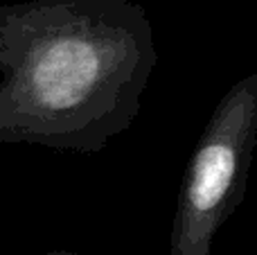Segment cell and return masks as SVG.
<instances>
[{
    "label": "cell",
    "mask_w": 257,
    "mask_h": 255,
    "mask_svg": "<svg viewBox=\"0 0 257 255\" xmlns=\"http://www.w3.org/2000/svg\"><path fill=\"white\" fill-rule=\"evenodd\" d=\"M158 52L131 0L0 7V145L99 152L140 113Z\"/></svg>",
    "instance_id": "cell-1"
},
{
    "label": "cell",
    "mask_w": 257,
    "mask_h": 255,
    "mask_svg": "<svg viewBox=\"0 0 257 255\" xmlns=\"http://www.w3.org/2000/svg\"><path fill=\"white\" fill-rule=\"evenodd\" d=\"M257 147V72L235 81L214 106L181 181L169 255H210L241 206Z\"/></svg>",
    "instance_id": "cell-2"
},
{
    "label": "cell",
    "mask_w": 257,
    "mask_h": 255,
    "mask_svg": "<svg viewBox=\"0 0 257 255\" xmlns=\"http://www.w3.org/2000/svg\"><path fill=\"white\" fill-rule=\"evenodd\" d=\"M41 255H88V253H72V251H50V253H41Z\"/></svg>",
    "instance_id": "cell-3"
}]
</instances>
